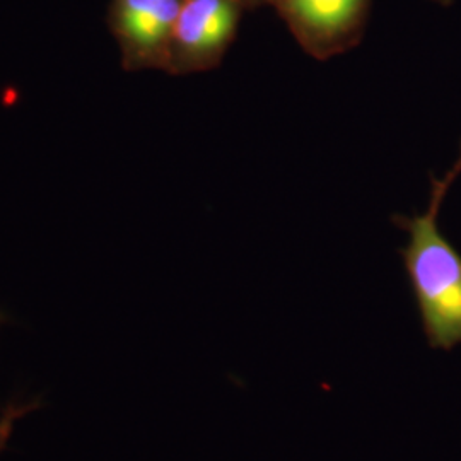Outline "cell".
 Instances as JSON below:
<instances>
[{
  "label": "cell",
  "instance_id": "7a4b0ae2",
  "mask_svg": "<svg viewBox=\"0 0 461 461\" xmlns=\"http://www.w3.org/2000/svg\"><path fill=\"white\" fill-rule=\"evenodd\" d=\"M247 9L243 0H183L166 72L190 76L221 66Z\"/></svg>",
  "mask_w": 461,
  "mask_h": 461
},
{
  "label": "cell",
  "instance_id": "5b68a950",
  "mask_svg": "<svg viewBox=\"0 0 461 461\" xmlns=\"http://www.w3.org/2000/svg\"><path fill=\"white\" fill-rule=\"evenodd\" d=\"M26 412H28L26 405H13L0 417V451L4 449V446L7 445L9 438L13 436V429L16 426L17 420Z\"/></svg>",
  "mask_w": 461,
  "mask_h": 461
},
{
  "label": "cell",
  "instance_id": "277c9868",
  "mask_svg": "<svg viewBox=\"0 0 461 461\" xmlns=\"http://www.w3.org/2000/svg\"><path fill=\"white\" fill-rule=\"evenodd\" d=\"M183 0H112L108 26L125 70H165Z\"/></svg>",
  "mask_w": 461,
  "mask_h": 461
},
{
  "label": "cell",
  "instance_id": "3957f363",
  "mask_svg": "<svg viewBox=\"0 0 461 461\" xmlns=\"http://www.w3.org/2000/svg\"><path fill=\"white\" fill-rule=\"evenodd\" d=\"M373 0H272L299 47L316 60H330L357 47Z\"/></svg>",
  "mask_w": 461,
  "mask_h": 461
},
{
  "label": "cell",
  "instance_id": "8992f818",
  "mask_svg": "<svg viewBox=\"0 0 461 461\" xmlns=\"http://www.w3.org/2000/svg\"><path fill=\"white\" fill-rule=\"evenodd\" d=\"M248 9H257V7H264V5H270L272 0H243Z\"/></svg>",
  "mask_w": 461,
  "mask_h": 461
},
{
  "label": "cell",
  "instance_id": "52a82bcc",
  "mask_svg": "<svg viewBox=\"0 0 461 461\" xmlns=\"http://www.w3.org/2000/svg\"><path fill=\"white\" fill-rule=\"evenodd\" d=\"M430 2H436V4H439V5H443V7H447V5L453 4V0H430Z\"/></svg>",
  "mask_w": 461,
  "mask_h": 461
},
{
  "label": "cell",
  "instance_id": "6da1fadb",
  "mask_svg": "<svg viewBox=\"0 0 461 461\" xmlns=\"http://www.w3.org/2000/svg\"><path fill=\"white\" fill-rule=\"evenodd\" d=\"M460 173L461 150L445 176L432 180L426 212L393 215L396 226L409 232V245L400 249V255L429 347L441 350H453L461 344V255L438 222L446 194Z\"/></svg>",
  "mask_w": 461,
  "mask_h": 461
}]
</instances>
